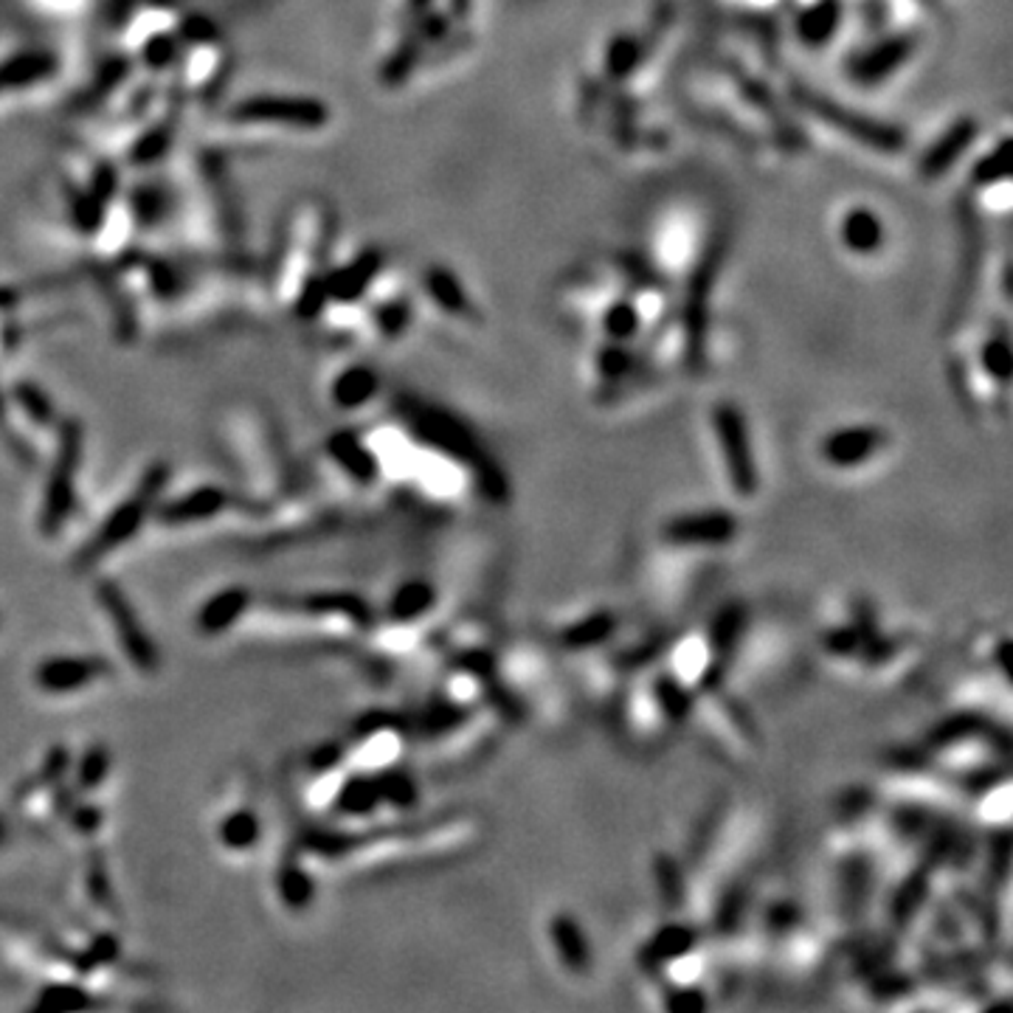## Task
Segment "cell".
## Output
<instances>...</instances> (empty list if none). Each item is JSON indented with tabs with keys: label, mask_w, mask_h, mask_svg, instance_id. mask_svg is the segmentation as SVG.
Wrapping results in <instances>:
<instances>
[{
	"label": "cell",
	"mask_w": 1013,
	"mask_h": 1013,
	"mask_svg": "<svg viewBox=\"0 0 1013 1013\" xmlns=\"http://www.w3.org/2000/svg\"><path fill=\"white\" fill-rule=\"evenodd\" d=\"M167 484H169V464H163V462L150 464V468L144 471V477H141L139 488H136L133 493L127 495V499L116 506L113 513L104 519V524L97 530V535L88 541V546L79 552V566H93L97 561L108 558L110 552H116V549L124 546V543L130 541V538H133L141 526H144L147 515H150L152 510L158 506V501H161Z\"/></svg>",
	"instance_id": "obj_1"
},
{
	"label": "cell",
	"mask_w": 1013,
	"mask_h": 1013,
	"mask_svg": "<svg viewBox=\"0 0 1013 1013\" xmlns=\"http://www.w3.org/2000/svg\"><path fill=\"white\" fill-rule=\"evenodd\" d=\"M82 440L84 431L79 425V420H66L60 425V437H57V453L51 462L49 482L42 490V504H40V532L42 535H57L62 530V524L68 521L77 501V473L79 462H82Z\"/></svg>",
	"instance_id": "obj_2"
},
{
	"label": "cell",
	"mask_w": 1013,
	"mask_h": 1013,
	"mask_svg": "<svg viewBox=\"0 0 1013 1013\" xmlns=\"http://www.w3.org/2000/svg\"><path fill=\"white\" fill-rule=\"evenodd\" d=\"M712 437H715L718 457L724 464V477L735 499L752 501L760 490V471L754 459L752 437H749L746 417L732 403H718L712 409Z\"/></svg>",
	"instance_id": "obj_3"
},
{
	"label": "cell",
	"mask_w": 1013,
	"mask_h": 1013,
	"mask_svg": "<svg viewBox=\"0 0 1013 1013\" xmlns=\"http://www.w3.org/2000/svg\"><path fill=\"white\" fill-rule=\"evenodd\" d=\"M97 603L102 605L104 616H108L110 628L116 633L121 653L127 656V662L133 664L141 673H156L161 668V656H158L156 642L150 640L144 622L139 620L136 609L127 600L124 589L113 580H99L97 583Z\"/></svg>",
	"instance_id": "obj_4"
},
{
	"label": "cell",
	"mask_w": 1013,
	"mask_h": 1013,
	"mask_svg": "<svg viewBox=\"0 0 1013 1013\" xmlns=\"http://www.w3.org/2000/svg\"><path fill=\"white\" fill-rule=\"evenodd\" d=\"M231 121L242 124H284L319 130L330 121L324 102L308 97H251L231 108Z\"/></svg>",
	"instance_id": "obj_5"
},
{
	"label": "cell",
	"mask_w": 1013,
	"mask_h": 1013,
	"mask_svg": "<svg viewBox=\"0 0 1013 1013\" xmlns=\"http://www.w3.org/2000/svg\"><path fill=\"white\" fill-rule=\"evenodd\" d=\"M738 535V524L726 510H693V513L673 515L662 526L664 546L695 549V552H715L732 543Z\"/></svg>",
	"instance_id": "obj_6"
},
{
	"label": "cell",
	"mask_w": 1013,
	"mask_h": 1013,
	"mask_svg": "<svg viewBox=\"0 0 1013 1013\" xmlns=\"http://www.w3.org/2000/svg\"><path fill=\"white\" fill-rule=\"evenodd\" d=\"M664 670L673 675L675 682L684 684L690 693H699L706 684L721 682L706 631L682 633L679 640L670 642L668 653H664Z\"/></svg>",
	"instance_id": "obj_7"
},
{
	"label": "cell",
	"mask_w": 1013,
	"mask_h": 1013,
	"mask_svg": "<svg viewBox=\"0 0 1013 1013\" xmlns=\"http://www.w3.org/2000/svg\"><path fill=\"white\" fill-rule=\"evenodd\" d=\"M886 434L879 425H847L820 442V459L836 473H851L881 457Z\"/></svg>",
	"instance_id": "obj_8"
},
{
	"label": "cell",
	"mask_w": 1013,
	"mask_h": 1013,
	"mask_svg": "<svg viewBox=\"0 0 1013 1013\" xmlns=\"http://www.w3.org/2000/svg\"><path fill=\"white\" fill-rule=\"evenodd\" d=\"M102 675H108V662L97 656H51L37 664L34 684L42 693L66 695L79 693Z\"/></svg>",
	"instance_id": "obj_9"
},
{
	"label": "cell",
	"mask_w": 1013,
	"mask_h": 1013,
	"mask_svg": "<svg viewBox=\"0 0 1013 1013\" xmlns=\"http://www.w3.org/2000/svg\"><path fill=\"white\" fill-rule=\"evenodd\" d=\"M802 102H805V108H809L816 119L825 121L828 127H836V130L847 133L851 139H859L862 144L875 147V150H895V147L901 144L899 133H895L893 127L867 119V116H856L853 110H844L842 104L828 102V99L820 97H805Z\"/></svg>",
	"instance_id": "obj_10"
},
{
	"label": "cell",
	"mask_w": 1013,
	"mask_h": 1013,
	"mask_svg": "<svg viewBox=\"0 0 1013 1013\" xmlns=\"http://www.w3.org/2000/svg\"><path fill=\"white\" fill-rule=\"evenodd\" d=\"M231 504V495L223 488L205 484V488L192 490V493L181 495V499L169 501V504L156 506V515L163 526H189L209 521L214 515H220L225 506Z\"/></svg>",
	"instance_id": "obj_11"
},
{
	"label": "cell",
	"mask_w": 1013,
	"mask_h": 1013,
	"mask_svg": "<svg viewBox=\"0 0 1013 1013\" xmlns=\"http://www.w3.org/2000/svg\"><path fill=\"white\" fill-rule=\"evenodd\" d=\"M546 937L552 952H555L558 963H561L569 974H589L591 946L578 917L569 915V912H555L546 923Z\"/></svg>",
	"instance_id": "obj_12"
},
{
	"label": "cell",
	"mask_w": 1013,
	"mask_h": 1013,
	"mask_svg": "<svg viewBox=\"0 0 1013 1013\" xmlns=\"http://www.w3.org/2000/svg\"><path fill=\"white\" fill-rule=\"evenodd\" d=\"M248 605H251V591L245 585H229V589L218 591L214 598L200 605L198 616H194V631L200 636H209V640L211 636H223L242 620Z\"/></svg>",
	"instance_id": "obj_13"
},
{
	"label": "cell",
	"mask_w": 1013,
	"mask_h": 1013,
	"mask_svg": "<svg viewBox=\"0 0 1013 1013\" xmlns=\"http://www.w3.org/2000/svg\"><path fill=\"white\" fill-rule=\"evenodd\" d=\"M383 262H387V257H383L378 248H369V251H363L361 257H355L350 265L338 268L335 273L324 277L330 302L350 304V302H355V299H361V295L367 293L369 284L378 279Z\"/></svg>",
	"instance_id": "obj_14"
},
{
	"label": "cell",
	"mask_w": 1013,
	"mask_h": 1013,
	"mask_svg": "<svg viewBox=\"0 0 1013 1013\" xmlns=\"http://www.w3.org/2000/svg\"><path fill=\"white\" fill-rule=\"evenodd\" d=\"M693 946H699V926H690L684 921H670L648 937L640 952V965L653 977L664 963H670Z\"/></svg>",
	"instance_id": "obj_15"
},
{
	"label": "cell",
	"mask_w": 1013,
	"mask_h": 1013,
	"mask_svg": "<svg viewBox=\"0 0 1013 1013\" xmlns=\"http://www.w3.org/2000/svg\"><path fill=\"white\" fill-rule=\"evenodd\" d=\"M616 633V616L611 611H589V614L578 616L574 622H569L566 628H561V645L566 651H572L574 656H585V653H598L614 640Z\"/></svg>",
	"instance_id": "obj_16"
},
{
	"label": "cell",
	"mask_w": 1013,
	"mask_h": 1013,
	"mask_svg": "<svg viewBox=\"0 0 1013 1013\" xmlns=\"http://www.w3.org/2000/svg\"><path fill=\"white\" fill-rule=\"evenodd\" d=\"M327 453L355 484H372L380 477V459L352 431L332 434L327 440Z\"/></svg>",
	"instance_id": "obj_17"
},
{
	"label": "cell",
	"mask_w": 1013,
	"mask_h": 1013,
	"mask_svg": "<svg viewBox=\"0 0 1013 1013\" xmlns=\"http://www.w3.org/2000/svg\"><path fill=\"white\" fill-rule=\"evenodd\" d=\"M57 68H60V60L51 51H23L0 66V88L3 91L29 88V84L54 77Z\"/></svg>",
	"instance_id": "obj_18"
},
{
	"label": "cell",
	"mask_w": 1013,
	"mask_h": 1013,
	"mask_svg": "<svg viewBox=\"0 0 1013 1013\" xmlns=\"http://www.w3.org/2000/svg\"><path fill=\"white\" fill-rule=\"evenodd\" d=\"M974 136H977V121L974 119L957 121V124H954L952 130H949V133L943 136L937 144H932V150L926 152V158L921 161L923 175L935 178V175H941V172H946L949 167H954V161H957V158L971 147Z\"/></svg>",
	"instance_id": "obj_19"
},
{
	"label": "cell",
	"mask_w": 1013,
	"mask_h": 1013,
	"mask_svg": "<svg viewBox=\"0 0 1013 1013\" xmlns=\"http://www.w3.org/2000/svg\"><path fill=\"white\" fill-rule=\"evenodd\" d=\"M378 389L380 380L372 369L350 367L347 372L338 374L335 383H332V403L344 411L361 409V405H367L378 394Z\"/></svg>",
	"instance_id": "obj_20"
},
{
	"label": "cell",
	"mask_w": 1013,
	"mask_h": 1013,
	"mask_svg": "<svg viewBox=\"0 0 1013 1013\" xmlns=\"http://www.w3.org/2000/svg\"><path fill=\"white\" fill-rule=\"evenodd\" d=\"M335 809L344 816H369L383 809L378 780L369 778V774H355V778L344 780L335 794Z\"/></svg>",
	"instance_id": "obj_21"
},
{
	"label": "cell",
	"mask_w": 1013,
	"mask_h": 1013,
	"mask_svg": "<svg viewBox=\"0 0 1013 1013\" xmlns=\"http://www.w3.org/2000/svg\"><path fill=\"white\" fill-rule=\"evenodd\" d=\"M434 585L425 583V580H409V583H403L392 594L389 614H392V620L400 622V625H411V622H417L420 616L429 614V611L434 609Z\"/></svg>",
	"instance_id": "obj_22"
},
{
	"label": "cell",
	"mask_w": 1013,
	"mask_h": 1013,
	"mask_svg": "<svg viewBox=\"0 0 1013 1013\" xmlns=\"http://www.w3.org/2000/svg\"><path fill=\"white\" fill-rule=\"evenodd\" d=\"M299 609L310 611V614L319 616H341V620H350L355 625H367L369 622V605L363 603L358 594H350V591H327V594H310L299 603Z\"/></svg>",
	"instance_id": "obj_23"
},
{
	"label": "cell",
	"mask_w": 1013,
	"mask_h": 1013,
	"mask_svg": "<svg viewBox=\"0 0 1013 1013\" xmlns=\"http://www.w3.org/2000/svg\"><path fill=\"white\" fill-rule=\"evenodd\" d=\"M277 890L279 899H282V904L290 912H304L313 904L315 884L308 875V870L299 864V859H284L277 873Z\"/></svg>",
	"instance_id": "obj_24"
},
{
	"label": "cell",
	"mask_w": 1013,
	"mask_h": 1013,
	"mask_svg": "<svg viewBox=\"0 0 1013 1013\" xmlns=\"http://www.w3.org/2000/svg\"><path fill=\"white\" fill-rule=\"evenodd\" d=\"M262 836V822L253 809H237L229 816H223L218 825V839L223 847H229L231 853L251 851L253 844L260 842Z\"/></svg>",
	"instance_id": "obj_25"
},
{
	"label": "cell",
	"mask_w": 1013,
	"mask_h": 1013,
	"mask_svg": "<svg viewBox=\"0 0 1013 1013\" xmlns=\"http://www.w3.org/2000/svg\"><path fill=\"white\" fill-rule=\"evenodd\" d=\"M1011 780L1007 774H1000L996 780H991L983 791L977 794L974 802V814L980 816V822H985L989 828H1002L1005 831L1011 822Z\"/></svg>",
	"instance_id": "obj_26"
},
{
	"label": "cell",
	"mask_w": 1013,
	"mask_h": 1013,
	"mask_svg": "<svg viewBox=\"0 0 1013 1013\" xmlns=\"http://www.w3.org/2000/svg\"><path fill=\"white\" fill-rule=\"evenodd\" d=\"M842 240L853 253H873L881 245V220L867 209H853L842 223Z\"/></svg>",
	"instance_id": "obj_27"
},
{
	"label": "cell",
	"mask_w": 1013,
	"mask_h": 1013,
	"mask_svg": "<svg viewBox=\"0 0 1013 1013\" xmlns=\"http://www.w3.org/2000/svg\"><path fill=\"white\" fill-rule=\"evenodd\" d=\"M68 211H71V220L77 225L79 234L93 237L99 234L104 223V203L91 192V189H79V187H68Z\"/></svg>",
	"instance_id": "obj_28"
},
{
	"label": "cell",
	"mask_w": 1013,
	"mask_h": 1013,
	"mask_svg": "<svg viewBox=\"0 0 1013 1013\" xmlns=\"http://www.w3.org/2000/svg\"><path fill=\"white\" fill-rule=\"evenodd\" d=\"M374 780H378L383 805H392V809H411L417 802V783L411 780V774L387 766L374 774Z\"/></svg>",
	"instance_id": "obj_29"
},
{
	"label": "cell",
	"mask_w": 1013,
	"mask_h": 1013,
	"mask_svg": "<svg viewBox=\"0 0 1013 1013\" xmlns=\"http://www.w3.org/2000/svg\"><path fill=\"white\" fill-rule=\"evenodd\" d=\"M425 288H429L431 299H434L440 308H445L448 313H468V299H464L462 284L457 282V277H451L442 268H431L425 273Z\"/></svg>",
	"instance_id": "obj_30"
},
{
	"label": "cell",
	"mask_w": 1013,
	"mask_h": 1013,
	"mask_svg": "<svg viewBox=\"0 0 1013 1013\" xmlns=\"http://www.w3.org/2000/svg\"><path fill=\"white\" fill-rule=\"evenodd\" d=\"M12 398L18 400L20 409H23L26 414L37 422V425H54L57 422V411H54V403H51V398L42 392L40 387L29 383V380H26V383H18V387L12 389Z\"/></svg>",
	"instance_id": "obj_31"
},
{
	"label": "cell",
	"mask_w": 1013,
	"mask_h": 1013,
	"mask_svg": "<svg viewBox=\"0 0 1013 1013\" xmlns=\"http://www.w3.org/2000/svg\"><path fill=\"white\" fill-rule=\"evenodd\" d=\"M91 1005V996L79 991L77 985H49V989H42L40 996L34 1002V1011H51V1013H62V1011H79V1007Z\"/></svg>",
	"instance_id": "obj_32"
},
{
	"label": "cell",
	"mask_w": 1013,
	"mask_h": 1013,
	"mask_svg": "<svg viewBox=\"0 0 1013 1013\" xmlns=\"http://www.w3.org/2000/svg\"><path fill=\"white\" fill-rule=\"evenodd\" d=\"M420 46L422 42L417 34L409 37L405 42H400V49L389 57L387 66H383V71H380V79H383L387 84H400L403 79H409L411 71H414L417 60H420Z\"/></svg>",
	"instance_id": "obj_33"
},
{
	"label": "cell",
	"mask_w": 1013,
	"mask_h": 1013,
	"mask_svg": "<svg viewBox=\"0 0 1013 1013\" xmlns=\"http://www.w3.org/2000/svg\"><path fill=\"white\" fill-rule=\"evenodd\" d=\"M110 772V752L108 746L97 743L82 754L77 766V785L79 791H93Z\"/></svg>",
	"instance_id": "obj_34"
},
{
	"label": "cell",
	"mask_w": 1013,
	"mask_h": 1013,
	"mask_svg": "<svg viewBox=\"0 0 1013 1013\" xmlns=\"http://www.w3.org/2000/svg\"><path fill=\"white\" fill-rule=\"evenodd\" d=\"M127 73H130V60H124V57H113V60L104 62V66L99 68L97 79L91 82V88L84 91V99H82L84 108H88V104L102 102V99L113 91L116 84H119Z\"/></svg>",
	"instance_id": "obj_35"
},
{
	"label": "cell",
	"mask_w": 1013,
	"mask_h": 1013,
	"mask_svg": "<svg viewBox=\"0 0 1013 1013\" xmlns=\"http://www.w3.org/2000/svg\"><path fill=\"white\" fill-rule=\"evenodd\" d=\"M169 144H172V130L163 124L152 127L150 133H144L133 144V150H130V161L139 163V167H147V163L163 158V152L169 150Z\"/></svg>",
	"instance_id": "obj_36"
},
{
	"label": "cell",
	"mask_w": 1013,
	"mask_h": 1013,
	"mask_svg": "<svg viewBox=\"0 0 1013 1013\" xmlns=\"http://www.w3.org/2000/svg\"><path fill=\"white\" fill-rule=\"evenodd\" d=\"M327 302H330V293H327L324 277H310L295 299V315L304 321L315 319L327 308Z\"/></svg>",
	"instance_id": "obj_37"
},
{
	"label": "cell",
	"mask_w": 1013,
	"mask_h": 1013,
	"mask_svg": "<svg viewBox=\"0 0 1013 1013\" xmlns=\"http://www.w3.org/2000/svg\"><path fill=\"white\" fill-rule=\"evenodd\" d=\"M910 46H912L910 40H893V42H886L884 49L875 51V54H870L867 60H864L862 71L867 73L870 79L884 77V73L895 66V60H904L906 51H910Z\"/></svg>",
	"instance_id": "obj_38"
},
{
	"label": "cell",
	"mask_w": 1013,
	"mask_h": 1013,
	"mask_svg": "<svg viewBox=\"0 0 1013 1013\" xmlns=\"http://www.w3.org/2000/svg\"><path fill=\"white\" fill-rule=\"evenodd\" d=\"M983 367L985 372L991 374V380H996L1000 387H1005L1007 374H1011V352H1007L1005 338H996V341H991V344L985 347Z\"/></svg>",
	"instance_id": "obj_39"
},
{
	"label": "cell",
	"mask_w": 1013,
	"mask_h": 1013,
	"mask_svg": "<svg viewBox=\"0 0 1013 1013\" xmlns=\"http://www.w3.org/2000/svg\"><path fill=\"white\" fill-rule=\"evenodd\" d=\"M409 313H411L409 302H389V304H383V308H378V313H374V324H378V330L383 332V335L394 338V335H400L405 327H409V319H411Z\"/></svg>",
	"instance_id": "obj_40"
},
{
	"label": "cell",
	"mask_w": 1013,
	"mask_h": 1013,
	"mask_svg": "<svg viewBox=\"0 0 1013 1013\" xmlns=\"http://www.w3.org/2000/svg\"><path fill=\"white\" fill-rule=\"evenodd\" d=\"M178 57V40L172 34H156L147 40L144 46V62L158 71V68H167L169 62H175Z\"/></svg>",
	"instance_id": "obj_41"
},
{
	"label": "cell",
	"mask_w": 1013,
	"mask_h": 1013,
	"mask_svg": "<svg viewBox=\"0 0 1013 1013\" xmlns=\"http://www.w3.org/2000/svg\"><path fill=\"white\" fill-rule=\"evenodd\" d=\"M68 769H71V752H68L66 746H54L49 754H46V760H42V769H40V774H37L34 783L37 785L60 783V780L68 774Z\"/></svg>",
	"instance_id": "obj_42"
},
{
	"label": "cell",
	"mask_w": 1013,
	"mask_h": 1013,
	"mask_svg": "<svg viewBox=\"0 0 1013 1013\" xmlns=\"http://www.w3.org/2000/svg\"><path fill=\"white\" fill-rule=\"evenodd\" d=\"M181 40L189 42V46H205V42H214L220 37L218 26L211 23L209 18H187L181 23Z\"/></svg>",
	"instance_id": "obj_43"
},
{
	"label": "cell",
	"mask_w": 1013,
	"mask_h": 1013,
	"mask_svg": "<svg viewBox=\"0 0 1013 1013\" xmlns=\"http://www.w3.org/2000/svg\"><path fill=\"white\" fill-rule=\"evenodd\" d=\"M88 189L108 205V200L119 192V172H116L110 163H99V167L93 169V181Z\"/></svg>",
	"instance_id": "obj_44"
},
{
	"label": "cell",
	"mask_w": 1013,
	"mask_h": 1013,
	"mask_svg": "<svg viewBox=\"0 0 1013 1013\" xmlns=\"http://www.w3.org/2000/svg\"><path fill=\"white\" fill-rule=\"evenodd\" d=\"M73 822H77L84 833H93L99 828V822H102V811H99L97 805H84V809H79L77 814H73Z\"/></svg>",
	"instance_id": "obj_45"
},
{
	"label": "cell",
	"mask_w": 1013,
	"mask_h": 1013,
	"mask_svg": "<svg viewBox=\"0 0 1013 1013\" xmlns=\"http://www.w3.org/2000/svg\"><path fill=\"white\" fill-rule=\"evenodd\" d=\"M338 760H341V749L321 746V749H315V754H313V769L315 772H327V769L335 766Z\"/></svg>",
	"instance_id": "obj_46"
},
{
	"label": "cell",
	"mask_w": 1013,
	"mask_h": 1013,
	"mask_svg": "<svg viewBox=\"0 0 1013 1013\" xmlns=\"http://www.w3.org/2000/svg\"><path fill=\"white\" fill-rule=\"evenodd\" d=\"M811 20H816L814 12H809L805 18H802V29H805V34H809V37H814V26H811ZM820 20H822L820 26L825 31H831V26H836V23H831V20H836V14H831V18H820Z\"/></svg>",
	"instance_id": "obj_47"
},
{
	"label": "cell",
	"mask_w": 1013,
	"mask_h": 1013,
	"mask_svg": "<svg viewBox=\"0 0 1013 1013\" xmlns=\"http://www.w3.org/2000/svg\"><path fill=\"white\" fill-rule=\"evenodd\" d=\"M429 7H431V0H409L411 23H417L420 18H425V14H429Z\"/></svg>",
	"instance_id": "obj_48"
},
{
	"label": "cell",
	"mask_w": 1013,
	"mask_h": 1013,
	"mask_svg": "<svg viewBox=\"0 0 1013 1013\" xmlns=\"http://www.w3.org/2000/svg\"><path fill=\"white\" fill-rule=\"evenodd\" d=\"M108 7H110V18L124 20V14L130 12V0H108Z\"/></svg>",
	"instance_id": "obj_49"
},
{
	"label": "cell",
	"mask_w": 1013,
	"mask_h": 1013,
	"mask_svg": "<svg viewBox=\"0 0 1013 1013\" xmlns=\"http://www.w3.org/2000/svg\"><path fill=\"white\" fill-rule=\"evenodd\" d=\"M14 302H18V293L12 288H0V310L12 308Z\"/></svg>",
	"instance_id": "obj_50"
},
{
	"label": "cell",
	"mask_w": 1013,
	"mask_h": 1013,
	"mask_svg": "<svg viewBox=\"0 0 1013 1013\" xmlns=\"http://www.w3.org/2000/svg\"><path fill=\"white\" fill-rule=\"evenodd\" d=\"M3 417H7V398L0 392V422H3Z\"/></svg>",
	"instance_id": "obj_51"
},
{
	"label": "cell",
	"mask_w": 1013,
	"mask_h": 1013,
	"mask_svg": "<svg viewBox=\"0 0 1013 1013\" xmlns=\"http://www.w3.org/2000/svg\"><path fill=\"white\" fill-rule=\"evenodd\" d=\"M3 844H7V825L0 820V847H3Z\"/></svg>",
	"instance_id": "obj_52"
},
{
	"label": "cell",
	"mask_w": 1013,
	"mask_h": 1013,
	"mask_svg": "<svg viewBox=\"0 0 1013 1013\" xmlns=\"http://www.w3.org/2000/svg\"><path fill=\"white\" fill-rule=\"evenodd\" d=\"M0 91H3V88H0Z\"/></svg>",
	"instance_id": "obj_53"
}]
</instances>
